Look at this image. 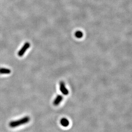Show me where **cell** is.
I'll return each mask as SVG.
<instances>
[{"mask_svg": "<svg viewBox=\"0 0 132 132\" xmlns=\"http://www.w3.org/2000/svg\"><path fill=\"white\" fill-rule=\"evenodd\" d=\"M75 36L76 38L80 39L81 38V37H82L83 36V33L80 30H78L77 31H76L75 33Z\"/></svg>", "mask_w": 132, "mask_h": 132, "instance_id": "52a82bcc", "label": "cell"}, {"mask_svg": "<svg viewBox=\"0 0 132 132\" xmlns=\"http://www.w3.org/2000/svg\"><path fill=\"white\" fill-rule=\"evenodd\" d=\"M60 89L63 95H67L69 94V91L66 88L65 84L63 81H61L60 83Z\"/></svg>", "mask_w": 132, "mask_h": 132, "instance_id": "3957f363", "label": "cell"}, {"mask_svg": "<svg viewBox=\"0 0 132 132\" xmlns=\"http://www.w3.org/2000/svg\"><path fill=\"white\" fill-rule=\"evenodd\" d=\"M11 73V71L9 69L6 68H0V74H9Z\"/></svg>", "mask_w": 132, "mask_h": 132, "instance_id": "8992f818", "label": "cell"}, {"mask_svg": "<svg viewBox=\"0 0 132 132\" xmlns=\"http://www.w3.org/2000/svg\"><path fill=\"white\" fill-rule=\"evenodd\" d=\"M30 118L29 117L25 116L19 120L13 121L10 122L9 123V126L11 128H15L21 125H24L30 122Z\"/></svg>", "mask_w": 132, "mask_h": 132, "instance_id": "6da1fadb", "label": "cell"}, {"mask_svg": "<svg viewBox=\"0 0 132 132\" xmlns=\"http://www.w3.org/2000/svg\"><path fill=\"white\" fill-rule=\"evenodd\" d=\"M60 123H61V125L64 127H68L70 124L69 121L66 118H62L60 121Z\"/></svg>", "mask_w": 132, "mask_h": 132, "instance_id": "5b68a950", "label": "cell"}, {"mask_svg": "<svg viewBox=\"0 0 132 132\" xmlns=\"http://www.w3.org/2000/svg\"><path fill=\"white\" fill-rule=\"evenodd\" d=\"M30 43L28 42H26L19 51L18 53V55L20 57L22 56L25 53L27 50L30 47Z\"/></svg>", "mask_w": 132, "mask_h": 132, "instance_id": "7a4b0ae2", "label": "cell"}, {"mask_svg": "<svg viewBox=\"0 0 132 132\" xmlns=\"http://www.w3.org/2000/svg\"><path fill=\"white\" fill-rule=\"evenodd\" d=\"M63 100V97L61 95H58L55 98L53 102V104L55 106H58L61 102Z\"/></svg>", "mask_w": 132, "mask_h": 132, "instance_id": "277c9868", "label": "cell"}]
</instances>
